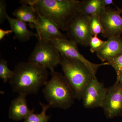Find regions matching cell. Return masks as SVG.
I'll return each instance as SVG.
<instances>
[{
  "instance_id": "52a82bcc",
  "label": "cell",
  "mask_w": 122,
  "mask_h": 122,
  "mask_svg": "<svg viewBox=\"0 0 122 122\" xmlns=\"http://www.w3.org/2000/svg\"><path fill=\"white\" fill-rule=\"evenodd\" d=\"M49 41L59 51L61 55L82 62L90 71L95 77H96V73L100 66L109 65L107 62L100 64H96L88 61L79 52L77 44L70 39H54Z\"/></svg>"
},
{
  "instance_id": "9c48e42d",
  "label": "cell",
  "mask_w": 122,
  "mask_h": 122,
  "mask_svg": "<svg viewBox=\"0 0 122 122\" xmlns=\"http://www.w3.org/2000/svg\"><path fill=\"white\" fill-rule=\"evenodd\" d=\"M102 108L107 118L122 116V82H116L107 89Z\"/></svg>"
},
{
  "instance_id": "6da1fadb",
  "label": "cell",
  "mask_w": 122,
  "mask_h": 122,
  "mask_svg": "<svg viewBox=\"0 0 122 122\" xmlns=\"http://www.w3.org/2000/svg\"><path fill=\"white\" fill-rule=\"evenodd\" d=\"M13 71V76L9 82L14 93L26 96L37 94L48 81L47 69L28 61L18 63Z\"/></svg>"
},
{
  "instance_id": "2e32d148",
  "label": "cell",
  "mask_w": 122,
  "mask_h": 122,
  "mask_svg": "<svg viewBox=\"0 0 122 122\" xmlns=\"http://www.w3.org/2000/svg\"><path fill=\"white\" fill-rule=\"evenodd\" d=\"M21 6L14 11L13 14L17 20L29 24H36L37 16L33 8L29 5L21 4Z\"/></svg>"
},
{
  "instance_id": "d4e9b609",
  "label": "cell",
  "mask_w": 122,
  "mask_h": 122,
  "mask_svg": "<svg viewBox=\"0 0 122 122\" xmlns=\"http://www.w3.org/2000/svg\"><path fill=\"white\" fill-rule=\"evenodd\" d=\"M116 8H117V10L116 11L118 13L121 14V13H122V9L119 8H118V7H116Z\"/></svg>"
},
{
  "instance_id": "7a4b0ae2",
  "label": "cell",
  "mask_w": 122,
  "mask_h": 122,
  "mask_svg": "<svg viewBox=\"0 0 122 122\" xmlns=\"http://www.w3.org/2000/svg\"><path fill=\"white\" fill-rule=\"evenodd\" d=\"M80 1L76 0H22L21 4L30 5L37 14L52 21L60 29L66 31L67 25L77 12Z\"/></svg>"
},
{
  "instance_id": "ac0fdd59",
  "label": "cell",
  "mask_w": 122,
  "mask_h": 122,
  "mask_svg": "<svg viewBox=\"0 0 122 122\" xmlns=\"http://www.w3.org/2000/svg\"><path fill=\"white\" fill-rule=\"evenodd\" d=\"M90 28L93 36H98L99 34H102L104 30L100 19L99 15H95L90 17Z\"/></svg>"
},
{
  "instance_id": "277c9868",
  "label": "cell",
  "mask_w": 122,
  "mask_h": 122,
  "mask_svg": "<svg viewBox=\"0 0 122 122\" xmlns=\"http://www.w3.org/2000/svg\"><path fill=\"white\" fill-rule=\"evenodd\" d=\"M59 65L64 76L72 88L75 98L81 100L83 91L94 77L88 68L82 62L61 55Z\"/></svg>"
},
{
  "instance_id": "7c38bea8",
  "label": "cell",
  "mask_w": 122,
  "mask_h": 122,
  "mask_svg": "<svg viewBox=\"0 0 122 122\" xmlns=\"http://www.w3.org/2000/svg\"><path fill=\"white\" fill-rule=\"evenodd\" d=\"M103 62H107L122 54V39L120 36L108 38L102 47L96 52Z\"/></svg>"
},
{
  "instance_id": "3957f363",
  "label": "cell",
  "mask_w": 122,
  "mask_h": 122,
  "mask_svg": "<svg viewBox=\"0 0 122 122\" xmlns=\"http://www.w3.org/2000/svg\"><path fill=\"white\" fill-rule=\"evenodd\" d=\"M51 78L45 85L42 93L51 107L63 110L74 104L75 97L71 87L64 75L51 71Z\"/></svg>"
},
{
  "instance_id": "cb8c5ba5",
  "label": "cell",
  "mask_w": 122,
  "mask_h": 122,
  "mask_svg": "<svg viewBox=\"0 0 122 122\" xmlns=\"http://www.w3.org/2000/svg\"><path fill=\"white\" fill-rule=\"evenodd\" d=\"M103 5L107 8V6L114 4L113 1L112 0H103Z\"/></svg>"
},
{
  "instance_id": "603a6c76",
  "label": "cell",
  "mask_w": 122,
  "mask_h": 122,
  "mask_svg": "<svg viewBox=\"0 0 122 122\" xmlns=\"http://www.w3.org/2000/svg\"><path fill=\"white\" fill-rule=\"evenodd\" d=\"M12 33L13 32L11 30H5L1 28L0 29V40L1 41L5 36L8 35Z\"/></svg>"
},
{
  "instance_id": "d6986e66",
  "label": "cell",
  "mask_w": 122,
  "mask_h": 122,
  "mask_svg": "<svg viewBox=\"0 0 122 122\" xmlns=\"http://www.w3.org/2000/svg\"><path fill=\"white\" fill-rule=\"evenodd\" d=\"M107 62L114 68L116 72V81L122 82V54Z\"/></svg>"
},
{
  "instance_id": "7402d4cb",
  "label": "cell",
  "mask_w": 122,
  "mask_h": 122,
  "mask_svg": "<svg viewBox=\"0 0 122 122\" xmlns=\"http://www.w3.org/2000/svg\"><path fill=\"white\" fill-rule=\"evenodd\" d=\"M7 4L4 0H0V24L1 25L7 20Z\"/></svg>"
},
{
  "instance_id": "ffe728a7",
  "label": "cell",
  "mask_w": 122,
  "mask_h": 122,
  "mask_svg": "<svg viewBox=\"0 0 122 122\" xmlns=\"http://www.w3.org/2000/svg\"><path fill=\"white\" fill-rule=\"evenodd\" d=\"M13 71L9 69L8 62L4 59L0 60V78L4 83H6L13 76Z\"/></svg>"
},
{
  "instance_id": "44dd1931",
  "label": "cell",
  "mask_w": 122,
  "mask_h": 122,
  "mask_svg": "<svg viewBox=\"0 0 122 122\" xmlns=\"http://www.w3.org/2000/svg\"><path fill=\"white\" fill-rule=\"evenodd\" d=\"M106 41L99 38L97 36H93L90 40L89 46L90 51L92 53L96 52L104 45Z\"/></svg>"
},
{
  "instance_id": "e0dca14e",
  "label": "cell",
  "mask_w": 122,
  "mask_h": 122,
  "mask_svg": "<svg viewBox=\"0 0 122 122\" xmlns=\"http://www.w3.org/2000/svg\"><path fill=\"white\" fill-rule=\"evenodd\" d=\"M42 107V111L39 114L35 113L34 110L32 109L30 113L25 119L23 122H48L51 118L50 115L46 114L48 109L51 107L49 105L42 104L39 102Z\"/></svg>"
},
{
  "instance_id": "ba28073f",
  "label": "cell",
  "mask_w": 122,
  "mask_h": 122,
  "mask_svg": "<svg viewBox=\"0 0 122 122\" xmlns=\"http://www.w3.org/2000/svg\"><path fill=\"white\" fill-rule=\"evenodd\" d=\"M107 89L96 77L93 78L86 88L82 97L83 106L86 109L102 107Z\"/></svg>"
},
{
  "instance_id": "5b68a950",
  "label": "cell",
  "mask_w": 122,
  "mask_h": 122,
  "mask_svg": "<svg viewBox=\"0 0 122 122\" xmlns=\"http://www.w3.org/2000/svg\"><path fill=\"white\" fill-rule=\"evenodd\" d=\"M60 59V53L50 41H38L28 61L51 71L59 64Z\"/></svg>"
},
{
  "instance_id": "5bb4252c",
  "label": "cell",
  "mask_w": 122,
  "mask_h": 122,
  "mask_svg": "<svg viewBox=\"0 0 122 122\" xmlns=\"http://www.w3.org/2000/svg\"><path fill=\"white\" fill-rule=\"evenodd\" d=\"M7 20L8 21L10 28L14 34V38L21 42L28 41L30 38L35 36L36 34L29 30L26 22L16 18H12L7 15Z\"/></svg>"
},
{
  "instance_id": "4fadbf2b",
  "label": "cell",
  "mask_w": 122,
  "mask_h": 122,
  "mask_svg": "<svg viewBox=\"0 0 122 122\" xmlns=\"http://www.w3.org/2000/svg\"><path fill=\"white\" fill-rule=\"evenodd\" d=\"M26 95L19 94L12 100L9 111L10 118L15 121L24 119L30 113L32 110L29 109L26 98Z\"/></svg>"
},
{
  "instance_id": "8fae6325",
  "label": "cell",
  "mask_w": 122,
  "mask_h": 122,
  "mask_svg": "<svg viewBox=\"0 0 122 122\" xmlns=\"http://www.w3.org/2000/svg\"><path fill=\"white\" fill-rule=\"evenodd\" d=\"M104 33L102 36L109 38L121 36L122 33V17L116 10L107 7L105 11L99 15Z\"/></svg>"
},
{
  "instance_id": "9a60e30c",
  "label": "cell",
  "mask_w": 122,
  "mask_h": 122,
  "mask_svg": "<svg viewBox=\"0 0 122 122\" xmlns=\"http://www.w3.org/2000/svg\"><path fill=\"white\" fill-rule=\"evenodd\" d=\"M103 0H85L80 1L77 12L90 17L100 15L106 9Z\"/></svg>"
},
{
  "instance_id": "30bf717a",
  "label": "cell",
  "mask_w": 122,
  "mask_h": 122,
  "mask_svg": "<svg viewBox=\"0 0 122 122\" xmlns=\"http://www.w3.org/2000/svg\"><path fill=\"white\" fill-rule=\"evenodd\" d=\"M36 30V37L38 41H50L54 39H67V37L60 31V29L52 21L44 16L37 14L36 24H29Z\"/></svg>"
},
{
  "instance_id": "8992f818",
  "label": "cell",
  "mask_w": 122,
  "mask_h": 122,
  "mask_svg": "<svg viewBox=\"0 0 122 122\" xmlns=\"http://www.w3.org/2000/svg\"><path fill=\"white\" fill-rule=\"evenodd\" d=\"M90 17L77 12L68 22L66 28L67 36L77 45L89 46L93 36L90 28Z\"/></svg>"
}]
</instances>
